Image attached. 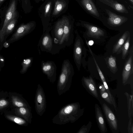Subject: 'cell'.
<instances>
[{
  "mask_svg": "<svg viewBox=\"0 0 133 133\" xmlns=\"http://www.w3.org/2000/svg\"><path fill=\"white\" fill-rule=\"evenodd\" d=\"M129 35L130 33L128 31L123 33L114 46L112 50L113 54L120 52L123 46Z\"/></svg>",
  "mask_w": 133,
  "mask_h": 133,
  "instance_id": "603a6c76",
  "label": "cell"
},
{
  "mask_svg": "<svg viewBox=\"0 0 133 133\" xmlns=\"http://www.w3.org/2000/svg\"><path fill=\"white\" fill-rule=\"evenodd\" d=\"M93 57L94 61L95 64L96 65L97 70L98 71V73L101 79V80L102 81L103 83V84L104 85V87H105L106 89L107 90V91L109 95L110 96V97L111 98V99L112 101L113 106L114 107L115 109L116 110L117 106L116 105V104L115 103V101L114 98L112 96V95L111 94L110 91L109 90L108 85L106 82L104 77L102 71L101 70L99 66H98V64H97L96 62V61L94 57V56H93Z\"/></svg>",
  "mask_w": 133,
  "mask_h": 133,
  "instance_id": "7402d4cb",
  "label": "cell"
},
{
  "mask_svg": "<svg viewBox=\"0 0 133 133\" xmlns=\"http://www.w3.org/2000/svg\"><path fill=\"white\" fill-rule=\"evenodd\" d=\"M130 35L123 46L121 50L122 51V58L124 59L127 55L130 45Z\"/></svg>",
  "mask_w": 133,
  "mask_h": 133,
  "instance_id": "f1b7e54d",
  "label": "cell"
},
{
  "mask_svg": "<svg viewBox=\"0 0 133 133\" xmlns=\"http://www.w3.org/2000/svg\"><path fill=\"white\" fill-rule=\"evenodd\" d=\"M88 43L89 45H92L93 44L94 42L92 41H90Z\"/></svg>",
  "mask_w": 133,
  "mask_h": 133,
  "instance_id": "8d00e7d4",
  "label": "cell"
},
{
  "mask_svg": "<svg viewBox=\"0 0 133 133\" xmlns=\"http://www.w3.org/2000/svg\"><path fill=\"white\" fill-rule=\"evenodd\" d=\"M50 29L43 32L38 42V47L41 51L50 53L53 45V39L49 33Z\"/></svg>",
  "mask_w": 133,
  "mask_h": 133,
  "instance_id": "52a82bcc",
  "label": "cell"
},
{
  "mask_svg": "<svg viewBox=\"0 0 133 133\" xmlns=\"http://www.w3.org/2000/svg\"><path fill=\"white\" fill-rule=\"evenodd\" d=\"M99 92L102 97L109 104L113 105L112 101L107 91Z\"/></svg>",
  "mask_w": 133,
  "mask_h": 133,
  "instance_id": "1f68e13d",
  "label": "cell"
},
{
  "mask_svg": "<svg viewBox=\"0 0 133 133\" xmlns=\"http://www.w3.org/2000/svg\"><path fill=\"white\" fill-rule=\"evenodd\" d=\"M7 97H4L0 99V113L11 106V103Z\"/></svg>",
  "mask_w": 133,
  "mask_h": 133,
  "instance_id": "83f0119b",
  "label": "cell"
},
{
  "mask_svg": "<svg viewBox=\"0 0 133 133\" xmlns=\"http://www.w3.org/2000/svg\"><path fill=\"white\" fill-rule=\"evenodd\" d=\"M12 112L16 115L23 118L31 124L32 118L31 108L28 107H22L13 108Z\"/></svg>",
  "mask_w": 133,
  "mask_h": 133,
  "instance_id": "9a60e30c",
  "label": "cell"
},
{
  "mask_svg": "<svg viewBox=\"0 0 133 133\" xmlns=\"http://www.w3.org/2000/svg\"><path fill=\"white\" fill-rule=\"evenodd\" d=\"M109 17L107 19L108 23L112 26H118L122 25L128 20L124 16L118 15L107 9H105Z\"/></svg>",
  "mask_w": 133,
  "mask_h": 133,
  "instance_id": "2e32d148",
  "label": "cell"
},
{
  "mask_svg": "<svg viewBox=\"0 0 133 133\" xmlns=\"http://www.w3.org/2000/svg\"><path fill=\"white\" fill-rule=\"evenodd\" d=\"M16 21L15 18L12 19L7 25L4 32V36L10 33L15 26Z\"/></svg>",
  "mask_w": 133,
  "mask_h": 133,
  "instance_id": "f546056e",
  "label": "cell"
},
{
  "mask_svg": "<svg viewBox=\"0 0 133 133\" xmlns=\"http://www.w3.org/2000/svg\"><path fill=\"white\" fill-rule=\"evenodd\" d=\"M92 123L89 121L87 125H83L82 126L77 133H88L91 127Z\"/></svg>",
  "mask_w": 133,
  "mask_h": 133,
  "instance_id": "4dcf8cb0",
  "label": "cell"
},
{
  "mask_svg": "<svg viewBox=\"0 0 133 133\" xmlns=\"http://www.w3.org/2000/svg\"><path fill=\"white\" fill-rule=\"evenodd\" d=\"M130 0L132 3V4H133V0Z\"/></svg>",
  "mask_w": 133,
  "mask_h": 133,
  "instance_id": "f35d334b",
  "label": "cell"
},
{
  "mask_svg": "<svg viewBox=\"0 0 133 133\" xmlns=\"http://www.w3.org/2000/svg\"><path fill=\"white\" fill-rule=\"evenodd\" d=\"M35 107L37 114L42 116L45 111L46 102L45 93L41 85L38 84L35 98Z\"/></svg>",
  "mask_w": 133,
  "mask_h": 133,
  "instance_id": "277c9868",
  "label": "cell"
},
{
  "mask_svg": "<svg viewBox=\"0 0 133 133\" xmlns=\"http://www.w3.org/2000/svg\"><path fill=\"white\" fill-rule=\"evenodd\" d=\"M4 0H0V4Z\"/></svg>",
  "mask_w": 133,
  "mask_h": 133,
  "instance_id": "74e56055",
  "label": "cell"
},
{
  "mask_svg": "<svg viewBox=\"0 0 133 133\" xmlns=\"http://www.w3.org/2000/svg\"><path fill=\"white\" fill-rule=\"evenodd\" d=\"M51 2H49L45 6L44 12V15L45 17L47 16L49 12L51 9Z\"/></svg>",
  "mask_w": 133,
  "mask_h": 133,
  "instance_id": "836d02e7",
  "label": "cell"
},
{
  "mask_svg": "<svg viewBox=\"0 0 133 133\" xmlns=\"http://www.w3.org/2000/svg\"><path fill=\"white\" fill-rule=\"evenodd\" d=\"M81 2L84 8L90 13L97 17H99L98 12L91 0H82Z\"/></svg>",
  "mask_w": 133,
  "mask_h": 133,
  "instance_id": "44dd1931",
  "label": "cell"
},
{
  "mask_svg": "<svg viewBox=\"0 0 133 133\" xmlns=\"http://www.w3.org/2000/svg\"><path fill=\"white\" fill-rule=\"evenodd\" d=\"M127 129L129 133H133V123L132 121V117L129 118Z\"/></svg>",
  "mask_w": 133,
  "mask_h": 133,
  "instance_id": "d6a6232c",
  "label": "cell"
},
{
  "mask_svg": "<svg viewBox=\"0 0 133 133\" xmlns=\"http://www.w3.org/2000/svg\"><path fill=\"white\" fill-rule=\"evenodd\" d=\"M74 74L73 67L70 61L68 59L64 60L57 85L59 95H61L69 90Z\"/></svg>",
  "mask_w": 133,
  "mask_h": 133,
  "instance_id": "7a4b0ae2",
  "label": "cell"
},
{
  "mask_svg": "<svg viewBox=\"0 0 133 133\" xmlns=\"http://www.w3.org/2000/svg\"><path fill=\"white\" fill-rule=\"evenodd\" d=\"M66 5V3L63 1L57 0L55 3L53 15H56L58 14L64 8Z\"/></svg>",
  "mask_w": 133,
  "mask_h": 133,
  "instance_id": "d4e9b609",
  "label": "cell"
},
{
  "mask_svg": "<svg viewBox=\"0 0 133 133\" xmlns=\"http://www.w3.org/2000/svg\"><path fill=\"white\" fill-rule=\"evenodd\" d=\"M101 103L105 115L111 129L114 130H117L118 129L117 121L114 114L105 103L101 102Z\"/></svg>",
  "mask_w": 133,
  "mask_h": 133,
  "instance_id": "8fae6325",
  "label": "cell"
},
{
  "mask_svg": "<svg viewBox=\"0 0 133 133\" xmlns=\"http://www.w3.org/2000/svg\"><path fill=\"white\" fill-rule=\"evenodd\" d=\"M95 108L96 119L98 128L101 133H105L108 130L101 109L97 104H95Z\"/></svg>",
  "mask_w": 133,
  "mask_h": 133,
  "instance_id": "e0dca14e",
  "label": "cell"
},
{
  "mask_svg": "<svg viewBox=\"0 0 133 133\" xmlns=\"http://www.w3.org/2000/svg\"><path fill=\"white\" fill-rule=\"evenodd\" d=\"M5 117L8 120L18 125L23 126L28 125L29 123L25 120L16 115L5 112L4 114Z\"/></svg>",
  "mask_w": 133,
  "mask_h": 133,
  "instance_id": "ffe728a7",
  "label": "cell"
},
{
  "mask_svg": "<svg viewBox=\"0 0 133 133\" xmlns=\"http://www.w3.org/2000/svg\"><path fill=\"white\" fill-rule=\"evenodd\" d=\"M41 68L42 72L47 76L51 83H54L56 79L57 66L52 61H42Z\"/></svg>",
  "mask_w": 133,
  "mask_h": 133,
  "instance_id": "8992f818",
  "label": "cell"
},
{
  "mask_svg": "<svg viewBox=\"0 0 133 133\" xmlns=\"http://www.w3.org/2000/svg\"><path fill=\"white\" fill-rule=\"evenodd\" d=\"M83 86L89 93L100 101V98L95 82L91 76H83L82 79Z\"/></svg>",
  "mask_w": 133,
  "mask_h": 133,
  "instance_id": "30bf717a",
  "label": "cell"
},
{
  "mask_svg": "<svg viewBox=\"0 0 133 133\" xmlns=\"http://www.w3.org/2000/svg\"><path fill=\"white\" fill-rule=\"evenodd\" d=\"M8 93L11 106L13 108L24 107L31 108L28 102L21 94L11 92H9Z\"/></svg>",
  "mask_w": 133,
  "mask_h": 133,
  "instance_id": "9c48e42d",
  "label": "cell"
},
{
  "mask_svg": "<svg viewBox=\"0 0 133 133\" xmlns=\"http://www.w3.org/2000/svg\"><path fill=\"white\" fill-rule=\"evenodd\" d=\"M76 35L73 48V57L74 62L78 70L82 63L83 42L78 32L75 31Z\"/></svg>",
  "mask_w": 133,
  "mask_h": 133,
  "instance_id": "5b68a950",
  "label": "cell"
},
{
  "mask_svg": "<svg viewBox=\"0 0 133 133\" xmlns=\"http://www.w3.org/2000/svg\"><path fill=\"white\" fill-rule=\"evenodd\" d=\"M107 63L111 71L113 73H115L117 70L115 57L111 55L108 58Z\"/></svg>",
  "mask_w": 133,
  "mask_h": 133,
  "instance_id": "484cf974",
  "label": "cell"
},
{
  "mask_svg": "<svg viewBox=\"0 0 133 133\" xmlns=\"http://www.w3.org/2000/svg\"><path fill=\"white\" fill-rule=\"evenodd\" d=\"M33 60L32 57H30L23 60L22 63V68L20 71L21 74H24L26 72L28 68L31 66Z\"/></svg>",
  "mask_w": 133,
  "mask_h": 133,
  "instance_id": "4316f807",
  "label": "cell"
},
{
  "mask_svg": "<svg viewBox=\"0 0 133 133\" xmlns=\"http://www.w3.org/2000/svg\"><path fill=\"white\" fill-rule=\"evenodd\" d=\"M103 3L111 7L115 10L122 13H128V12L122 4L114 0H99Z\"/></svg>",
  "mask_w": 133,
  "mask_h": 133,
  "instance_id": "d6986e66",
  "label": "cell"
},
{
  "mask_svg": "<svg viewBox=\"0 0 133 133\" xmlns=\"http://www.w3.org/2000/svg\"><path fill=\"white\" fill-rule=\"evenodd\" d=\"M16 15L15 0H12L6 13L3 26L0 30V41L3 42L4 38V32L6 27L8 23Z\"/></svg>",
  "mask_w": 133,
  "mask_h": 133,
  "instance_id": "ba28073f",
  "label": "cell"
},
{
  "mask_svg": "<svg viewBox=\"0 0 133 133\" xmlns=\"http://www.w3.org/2000/svg\"><path fill=\"white\" fill-rule=\"evenodd\" d=\"M83 25L87 30V35L90 37L99 39L104 35V31L97 27L88 23H84Z\"/></svg>",
  "mask_w": 133,
  "mask_h": 133,
  "instance_id": "ac0fdd59",
  "label": "cell"
},
{
  "mask_svg": "<svg viewBox=\"0 0 133 133\" xmlns=\"http://www.w3.org/2000/svg\"><path fill=\"white\" fill-rule=\"evenodd\" d=\"M51 34L53 42L52 49L59 43L63 35V25L62 19L56 23L54 31Z\"/></svg>",
  "mask_w": 133,
  "mask_h": 133,
  "instance_id": "5bb4252c",
  "label": "cell"
},
{
  "mask_svg": "<svg viewBox=\"0 0 133 133\" xmlns=\"http://www.w3.org/2000/svg\"><path fill=\"white\" fill-rule=\"evenodd\" d=\"M127 99L128 111L129 118L133 116V95L130 94L127 92L124 93Z\"/></svg>",
  "mask_w": 133,
  "mask_h": 133,
  "instance_id": "cb8c5ba5",
  "label": "cell"
},
{
  "mask_svg": "<svg viewBox=\"0 0 133 133\" xmlns=\"http://www.w3.org/2000/svg\"><path fill=\"white\" fill-rule=\"evenodd\" d=\"M99 91L102 92L107 91L106 89L103 84H101L99 86Z\"/></svg>",
  "mask_w": 133,
  "mask_h": 133,
  "instance_id": "d590c367",
  "label": "cell"
},
{
  "mask_svg": "<svg viewBox=\"0 0 133 133\" xmlns=\"http://www.w3.org/2000/svg\"><path fill=\"white\" fill-rule=\"evenodd\" d=\"M4 97H8V92L6 91H0V99Z\"/></svg>",
  "mask_w": 133,
  "mask_h": 133,
  "instance_id": "e575fe53",
  "label": "cell"
},
{
  "mask_svg": "<svg viewBox=\"0 0 133 133\" xmlns=\"http://www.w3.org/2000/svg\"><path fill=\"white\" fill-rule=\"evenodd\" d=\"M84 112V109L81 108L79 102L70 103L63 107L52 119V121L53 123L59 125L69 122L72 123L82 116Z\"/></svg>",
  "mask_w": 133,
  "mask_h": 133,
  "instance_id": "6da1fadb",
  "label": "cell"
},
{
  "mask_svg": "<svg viewBox=\"0 0 133 133\" xmlns=\"http://www.w3.org/2000/svg\"><path fill=\"white\" fill-rule=\"evenodd\" d=\"M133 50L130 51V55L126 62L122 73V83L125 85L129 82V79L133 73Z\"/></svg>",
  "mask_w": 133,
  "mask_h": 133,
  "instance_id": "7c38bea8",
  "label": "cell"
},
{
  "mask_svg": "<svg viewBox=\"0 0 133 133\" xmlns=\"http://www.w3.org/2000/svg\"><path fill=\"white\" fill-rule=\"evenodd\" d=\"M35 26V23L32 22L22 25L13 35L10 40L13 41L17 39L29 34L34 29Z\"/></svg>",
  "mask_w": 133,
  "mask_h": 133,
  "instance_id": "4fadbf2b",
  "label": "cell"
},
{
  "mask_svg": "<svg viewBox=\"0 0 133 133\" xmlns=\"http://www.w3.org/2000/svg\"><path fill=\"white\" fill-rule=\"evenodd\" d=\"M62 19L63 25V35L59 43L51 51L50 53L52 54L58 53L61 49L70 46L73 42L74 33L72 25L67 18L64 17Z\"/></svg>",
  "mask_w": 133,
  "mask_h": 133,
  "instance_id": "3957f363",
  "label": "cell"
}]
</instances>
